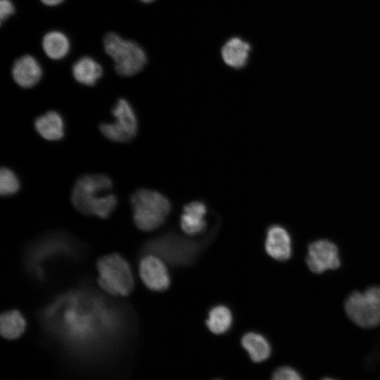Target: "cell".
<instances>
[{
	"label": "cell",
	"instance_id": "cell-1",
	"mask_svg": "<svg viewBox=\"0 0 380 380\" xmlns=\"http://www.w3.org/2000/svg\"><path fill=\"white\" fill-rule=\"evenodd\" d=\"M127 315L122 308L88 290H75L56 299L42 312L46 324L81 344L112 334Z\"/></svg>",
	"mask_w": 380,
	"mask_h": 380
},
{
	"label": "cell",
	"instance_id": "cell-2",
	"mask_svg": "<svg viewBox=\"0 0 380 380\" xmlns=\"http://www.w3.org/2000/svg\"><path fill=\"white\" fill-rule=\"evenodd\" d=\"M112 179L106 175H85L75 182L72 203L80 213L107 218L115 208L118 199L110 193Z\"/></svg>",
	"mask_w": 380,
	"mask_h": 380
},
{
	"label": "cell",
	"instance_id": "cell-3",
	"mask_svg": "<svg viewBox=\"0 0 380 380\" xmlns=\"http://www.w3.org/2000/svg\"><path fill=\"white\" fill-rule=\"evenodd\" d=\"M133 220L138 228L151 231L160 227L170 213L169 201L160 193L140 189L130 197Z\"/></svg>",
	"mask_w": 380,
	"mask_h": 380
},
{
	"label": "cell",
	"instance_id": "cell-4",
	"mask_svg": "<svg viewBox=\"0 0 380 380\" xmlns=\"http://www.w3.org/2000/svg\"><path fill=\"white\" fill-rule=\"evenodd\" d=\"M106 53L114 61L116 72L124 77L132 76L145 66L147 58L144 49L135 42L126 40L110 32L103 39Z\"/></svg>",
	"mask_w": 380,
	"mask_h": 380
},
{
	"label": "cell",
	"instance_id": "cell-5",
	"mask_svg": "<svg viewBox=\"0 0 380 380\" xmlns=\"http://www.w3.org/2000/svg\"><path fill=\"white\" fill-rule=\"evenodd\" d=\"M98 284L106 293L125 296L134 288V278L127 262L120 255L112 253L101 258L96 264Z\"/></svg>",
	"mask_w": 380,
	"mask_h": 380
},
{
	"label": "cell",
	"instance_id": "cell-6",
	"mask_svg": "<svg viewBox=\"0 0 380 380\" xmlns=\"http://www.w3.org/2000/svg\"><path fill=\"white\" fill-rule=\"evenodd\" d=\"M348 317L363 328L380 324V286H373L363 292L352 293L345 302Z\"/></svg>",
	"mask_w": 380,
	"mask_h": 380
},
{
	"label": "cell",
	"instance_id": "cell-7",
	"mask_svg": "<svg viewBox=\"0 0 380 380\" xmlns=\"http://www.w3.org/2000/svg\"><path fill=\"white\" fill-rule=\"evenodd\" d=\"M200 246L176 235H165L151 240L146 246V251L175 265L189 263L196 255Z\"/></svg>",
	"mask_w": 380,
	"mask_h": 380
},
{
	"label": "cell",
	"instance_id": "cell-8",
	"mask_svg": "<svg viewBox=\"0 0 380 380\" xmlns=\"http://www.w3.org/2000/svg\"><path fill=\"white\" fill-rule=\"evenodd\" d=\"M115 118L113 122L101 123V132L109 140L115 142H128L134 139L137 132V119L135 113L125 99H120L112 109Z\"/></svg>",
	"mask_w": 380,
	"mask_h": 380
},
{
	"label": "cell",
	"instance_id": "cell-9",
	"mask_svg": "<svg viewBox=\"0 0 380 380\" xmlns=\"http://www.w3.org/2000/svg\"><path fill=\"white\" fill-rule=\"evenodd\" d=\"M61 236L44 239L33 246L27 256L29 269L38 278L40 277L41 265L49 258L59 255H72L75 253V246L72 241Z\"/></svg>",
	"mask_w": 380,
	"mask_h": 380
},
{
	"label": "cell",
	"instance_id": "cell-10",
	"mask_svg": "<svg viewBox=\"0 0 380 380\" xmlns=\"http://www.w3.org/2000/svg\"><path fill=\"white\" fill-rule=\"evenodd\" d=\"M305 260L310 270L316 274L337 269L341 265L338 248L326 239L317 240L309 245Z\"/></svg>",
	"mask_w": 380,
	"mask_h": 380
},
{
	"label": "cell",
	"instance_id": "cell-11",
	"mask_svg": "<svg viewBox=\"0 0 380 380\" xmlns=\"http://www.w3.org/2000/svg\"><path fill=\"white\" fill-rule=\"evenodd\" d=\"M139 274L144 284L151 290L163 291L170 286V275L163 260L153 254L141 260Z\"/></svg>",
	"mask_w": 380,
	"mask_h": 380
},
{
	"label": "cell",
	"instance_id": "cell-12",
	"mask_svg": "<svg viewBox=\"0 0 380 380\" xmlns=\"http://www.w3.org/2000/svg\"><path fill=\"white\" fill-rule=\"evenodd\" d=\"M267 253L279 261L289 260L292 253L291 240L288 232L281 226L269 227L265 243Z\"/></svg>",
	"mask_w": 380,
	"mask_h": 380
},
{
	"label": "cell",
	"instance_id": "cell-13",
	"mask_svg": "<svg viewBox=\"0 0 380 380\" xmlns=\"http://www.w3.org/2000/svg\"><path fill=\"white\" fill-rule=\"evenodd\" d=\"M42 75V70L39 63L30 55L20 57L13 65V78L21 87H34L39 82Z\"/></svg>",
	"mask_w": 380,
	"mask_h": 380
},
{
	"label": "cell",
	"instance_id": "cell-14",
	"mask_svg": "<svg viewBox=\"0 0 380 380\" xmlns=\"http://www.w3.org/2000/svg\"><path fill=\"white\" fill-rule=\"evenodd\" d=\"M206 213V206L202 202L193 201L186 204L180 217L182 231L189 236L202 234L207 227Z\"/></svg>",
	"mask_w": 380,
	"mask_h": 380
},
{
	"label": "cell",
	"instance_id": "cell-15",
	"mask_svg": "<svg viewBox=\"0 0 380 380\" xmlns=\"http://www.w3.org/2000/svg\"><path fill=\"white\" fill-rule=\"evenodd\" d=\"M250 45L239 37L229 39L222 46L221 54L224 62L231 68L239 69L248 61Z\"/></svg>",
	"mask_w": 380,
	"mask_h": 380
},
{
	"label": "cell",
	"instance_id": "cell-16",
	"mask_svg": "<svg viewBox=\"0 0 380 380\" xmlns=\"http://www.w3.org/2000/svg\"><path fill=\"white\" fill-rule=\"evenodd\" d=\"M34 127L39 134L49 141L61 139L64 134V122L61 115L56 111H49L38 117Z\"/></svg>",
	"mask_w": 380,
	"mask_h": 380
},
{
	"label": "cell",
	"instance_id": "cell-17",
	"mask_svg": "<svg viewBox=\"0 0 380 380\" xmlns=\"http://www.w3.org/2000/svg\"><path fill=\"white\" fill-rule=\"evenodd\" d=\"M241 344L250 359L255 363L267 360L271 355V346L267 338L260 334L248 332L241 339Z\"/></svg>",
	"mask_w": 380,
	"mask_h": 380
},
{
	"label": "cell",
	"instance_id": "cell-18",
	"mask_svg": "<svg viewBox=\"0 0 380 380\" xmlns=\"http://www.w3.org/2000/svg\"><path fill=\"white\" fill-rule=\"evenodd\" d=\"M74 78L80 84L92 86L103 74L101 65L89 56H84L77 61L72 68Z\"/></svg>",
	"mask_w": 380,
	"mask_h": 380
},
{
	"label": "cell",
	"instance_id": "cell-19",
	"mask_svg": "<svg viewBox=\"0 0 380 380\" xmlns=\"http://www.w3.org/2000/svg\"><path fill=\"white\" fill-rule=\"evenodd\" d=\"M42 48L49 58L59 60L68 53L70 43L68 37L63 33L58 31H51L44 36Z\"/></svg>",
	"mask_w": 380,
	"mask_h": 380
},
{
	"label": "cell",
	"instance_id": "cell-20",
	"mask_svg": "<svg viewBox=\"0 0 380 380\" xmlns=\"http://www.w3.org/2000/svg\"><path fill=\"white\" fill-rule=\"evenodd\" d=\"M25 327V320L18 310H10L1 315L0 331L6 338H18L24 332Z\"/></svg>",
	"mask_w": 380,
	"mask_h": 380
},
{
	"label": "cell",
	"instance_id": "cell-21",
	"mask_svg": "<svg viewBox=\"0 0 380 380\" xmlns=\"http://www.w3.org/2000/svg\"><path fill=\"white\" fill-rule=\"evenodd\" d=\"M205 324L213 334L217 335L224 334L232 326V312L224 305L215 306L210 310Z\"/></svg>",
	"mask_w": 380,
	"mask_h": 380
},
{
	"label": "cell",
	"instance_id": "cell-22",
	"mask_svg": "<svg viewBox=\"0 0 380 380\" xmlns=\"http://www.w3.org/2000/svg\"><path fill=\"white\" fill-rule=\"evenodd\" d=\"M20 188V182L14 172L7 167L0 171V193L2 196L15 194Z\"/></svg>",
	"mask_w": 380,
	"mask_h": 380
},
{
	"label": "cell",
	"instance_id": "cell-23",
	"mask_svg": "<svg viewBox=\"0 0 380 380\" xmlns=\"http://www.w3.org/2000/svg\"><path fill=\"white\" fill-rule=\"evenodd\" d=\"M270 380H303L295 369L289 366L279 367L272 373Z\"/></svg>",
	"mask_w": 380,
	"mask_h": 380
},
{
	"label": "cell",
	"instance_id": "cell-24",
	"mask_svg": "<svg viewBox=\"0 0 380 380\" xmlns=\"http://www.w3.org/2000/svg\"><path fill=\"white\" fill-rule=\"evenodd\" d=\"M14 12H15L14 6L10 0H1L0 1L1 23H3Z\"/></svg>",
	"mask_w": 380,
	"mask_h": 380
},
{
	"label": "cell",
	"instance_id": "cell-25",
	"mask_svg": "<svg viewBox=\"0 0 380 380\" xmlns=\"http://www.w3.org/2000/svg\"><path fill=\"white\" fill-rule=\"evenodd\" d=\"M44 4L47 6H56L60 4L64 0H40Z\"/></svg>",
	"mask_w": 380,
	"mask_h": 380
},
{
	"label": "cell",
	"instance_id": "cell-26",
	"mask_svg": "<svg viewBox=\"0 0 380 380\" xmlns=\"http://www.w3.org/2000/svg\"><path fill=\"white\" fill-rule=\"evenodd\" d=\"M321 380H336V379H332V378H329V377H326V378H324Z\"/></svg>",
	"mask_w": 380,
	"mask_h": 380
},
{
	"label": "cell",
	"instance_id": "cell-27",
	"mask_svg": "<svg viewBox=\"0 0 380 380\" xmlns=\"http://www.w3.org/2000/svg\"><path fill=\"white\" fill-rule=\"evenodd\" d=\"M141 1H143V2H145V3H150V2H152L154 0H141Z\"/></svg>",
	"mask_w": 380,
	"mask_h": 380
},
{
	"label": "cell",
	"instance_id": "cell-28",
	"mask_svg": "<svg viewBox=\"0 0 380 380\" xmlns=\"http://www.w3.org/2000/svg\"><path fill=\"white\" fill-rule=\"evenodd\" d=\"M213 380H221V379H213Z\"/></svg>",
	"mask_w": 380,
	"mask_h": 380
}]
</instances>
